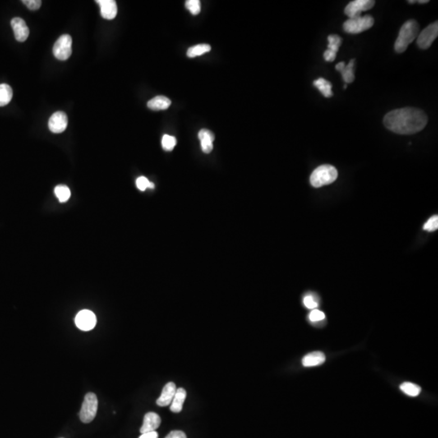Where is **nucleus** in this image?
Wrapping results in <instances>:
<instances>
[{"label":"nucleus","instance_id":"1","mask_svg":"<svg viewBox=\"0 0 438 438\" xmlns=\"http://www.w3.org/2000/svg\"><path fill=\"white\" fill-rule=\"evenodd\" d=\"M383 122L385 127L394 133L411 135L425 128L428 124V116L421 110L405 107L387 113Z\"/></svg>","mask_w":438,"mask_h":438},{"label":"nucleus","instance_id":"2","mask_svg":"<svg viewBox=\"0 0 438 438\" xmlns=\"http://www.w3.org/2000/svg\"><path fill=\"white\" fill-rule=\"evenodd\" d=\"M418 23L415 20H407L401 27L398 37L394 43V50L397 53H403L411 43L419 35Z\"/></svg>","mask_w":438,"mask_h":438},{"label":"nucleus","instance_id":"3","mask_svg":"<svg viewBox=\"0 0 438 438\" xmlns=\"http://www.w3.org/2000/svg\"><path fill=\"white\" fill-rule=\"evenodd\" d=\"M338 171L331 165H321L314 170L310 176V183L314 188L329 185L338 178Z\"/></svg>","mask_w":438,"mask_h":438},{"label":"nucleus","instance_id":"4","mask_svg":"<svg viewBox=\"0 0 438 438\" xmlns=\"http://www.w3.org/2000/svg\"><path fill=\"white\" fill-rule=\"evenodd\" d=\"M374 25V17L370 15H366L346 20L343 24V29L348 34H361L362 32L370 29Z\"/></svg>","mask_w":438,"mask_h":438},{"label":"nucleus","instance_id":"5","mask_svg":"<svg viewBox=\"0 0 438 438\" xmlns=\"http://www.w3.org/2000/svg\"><path fill=\"white\" fill-rule=\"evenodd\" d=\"M98 401L96 394L94 393H88L85 395L79 414L80 421L85 424H89L94 421L98 411Z\"/></svg>","mask_w":438,"mask_h":438},{"label":"nucleus","instance_id":"6","mask_svg":"<svg viewBox=\"0 0 438 438\" xmlns=\"http://www.w3.org/2000/svg\"><path fill=\"white\" fill-rule=\"evenodd\" d=\"M71 44L72 39L71 36L64 34L59 38L58 40L54 45V56L59 61H67L71 55Z\"/></svg>","mask_w":438,"mask_h":438},{"label":"nucleus","instance_id":"7","mask_svg":"<svg viewBox=\"0 0 438 438\" xmlns=\"http://www.w3.org/2000/svg\"><path fill=\"white\" fill-rule=\"evenodd\" d=\"M438 35V23H433L426 27L417 37V45L422 50L429 49Z\"/></svg>","mask_w":438,"mask_h":438},{"label":"nucleus","instance_id":"8","mask_svg":"<svg viewBox=\"0 0 438 438\" xmlns=\"http://www.w3.org/2000/svg\"><path fill=\"white\" fill-rule=\"evenodd\" d=\"M374 4L375 1L374 0H355L347 5L344 12L349 19L359 17L361 16V12L373 8Z\"/></svg>","mask_w":438,"mask_h":438},{"label":"nucleus","instance_id":"9","mask_svg":"<svg viewBox=\"0 0 438 438\" xmlns=\"http://www.w3.org/2000/svg\"><path fill=\"white\" fill-rule=\"evenodd\" d=\"M75 323L76 326L83 331H89L96 326L97 318L95 314L90 310H81L75 317Z\"/></svg>","mask_w":438,"mask_h":438},{"label":"nucleus","instance_id":"10","mask_svg":"<svg viewBox=\"0 0 438 438\" xmlns=\"http://www.w3.org/2000/svg\"><path fill=\"white\" fill-rule=\"evenodd\" d=\"M67 116L64 112L54 113L48 122L49 128L54 133H62L67 127Z\"/></svg>","mask_w":438,"mask_h":438},{"label":"nucleus","instance_id":"11","mask_svg":"<svg viewBox=\"0 0 438 438\" xmlns=\"http://www.w3.org/2000/svg\"><path fill=\"white\" fill-rule=\"evenodd\" d=\"M11 25L16 40L20 43L25 42L29 35V29L25 20L20 17H15L11 20Z\"/></svg>","mask_w":438,"mask_h":438},{"label":"nucleus","instance_id":"12","mask_svg":"<svg viewBox=\"0 0 438 438\" xmlns=\"http://www.w3.org/2000/svg\"><path fill=\"white\" fill-rule=\"evenodd\" d=\"M101 8V15L107 20H112L117 15V4L114 0H97Z\"/></svg>","mask_w":438,"mask_h":438},{"label":"nucleus","instance_id":"13","mask_svg":"<svg viewBox=\"0 0 438 438\" xmlns=\"http://www.w3.org/2000/svg\"><path fill=\"white\" fill-rule=\"evenodd\" d=\"M161 425L160 416L154 412H149L144 417L142 427L140 428L141 434L156 431Z\"/></svg>","mask_w":438,"mask_h":438},{"label":"nucleus","instance_id":"14","mask_svg":"<svg viewBox=\"0 0 438 438\" xmlns=\"http://www.w3.org/2000/svg\"><path fill=\"white\" fill-rule=\"evenodd\" d=\"M176 385L175 383H167L163 388V392L161 394L160 397L157 400V404L160 407H167L168 405L172 404V400H173L174 396L176 394Z\"/></svg>","mask_w":438,"mask_h":438},{"label":"nucleus","instance_id":"15","mask_svg":"<svg viewBox=\"0 0 438 438\" xmlns=\"http://www.w3.org/2000/svg\"><path fill=\"white\" fill-rule=\"evenodd\" d=\"M198 138L200 141L201 149L205 154H209L214 149V135L208 129H201L198 133Z\"/></svg>","mask_w":438,"mask_h":438},{"label":"nucleus","instance_id":"16","mask_svg":"<svg viewBox=\"0 0 438 438\" xmlns=\"http://www.w3.org/2000/svg\"><path fill=\"white\" fill-rule=\"evenodd\" d=\"M354 65H355V60H352V61H350L349 63L347 66L345 65L344 62L338 63V64H336V70L340 71L342 76H343V80L346 82V84L352 83L354 80H355Z\"/></svg>","mask_w":438,"mask_h":438},{"label":"nucleus","instance_id":"17","mask_svg":"<svg viewBox=\"0 0 438 438\" xmlns=\"http://www.w3.org/2000/svg\"><path fill=\"white\" fill-rule=\"evenodd\" d=\"M325 361V354L321 352H314L308 354L303 358L302 365L305 367H315L322 365Z\"/></svg>","mask_w":438,"mask_h":438},{"label":"nucleus","instance_id":"18","mask_svg":"<svg viewBox=\"0 0 438 438\" xmlns=\"http://www.w3.org/2000/svg\"><path fill=\"white\" fill-rule=\"evenodd\" d=\"M172 104V101L165 96H157L155 98H152L147 103V106L149 109L153 111H163L169 108Z\"/></svg>","mask_w":438,"mask_h":438},{"label":"nucleus","instance_id":"19","mask_svg":"<svg viewBox=\"0 0 438 438\" xmlns=\"http://www.w3.org/2000/svg\"><path fill=\"white\" fill-rule=\"evenodd\" d=\"M187 393L184 388L176 389V394L174 396L173 400L171 404V411L175 413L181 412L183 409V405L185 403Z\"/></svg>","mask_w":438,"mask_h":438},{"label":"nucleus","instance_id":"20","mask_svg":"<svg viewBox=\"0 0 438 438\" xmlns=\"http://www.w3.org/2000/svg\"><path fill=\"white\" fill-rule=\"evenodd\" d=\"M313 85L320 90V93L325 98H331L333 96L332 84L324 78H319L317 80H314Z\"/></svg>","mask_w":438,"mask_h":438},{"label":"nucleus","instance_id":"21","mask_svg":"<svg viewBox=\"0 0 438 438\" xmlns=\"http://www.w3.org/2000/svg\"><path fill=\"white\" fill-rule=\"evenodd\" d=\"M12 89L7 84L0 85V107L7 106L12 98Z\"/></svg>","mask_w":438,"mask_h":438},{"label":"nucleus","instance_id":"22","mask_svg":"<svg viewBox=\"0 0 438 438\" xmlns=\"http://www.w3.org/2000/svg\"><path fill=\"white\" fill-rule=\"evenodd\" d=\"M211 47L208 44H199L191 47L188 50L187 56L189 58H194L196 56H202L203 54L210 52Z\"/></svg>","mask_w":438,"mask_h":438},{"label":"nucleus","instance_id":"23","mask_svg":"<svg viewBox=\"0 0 438 438\" xmlns=\"http://www.w3.org/2000/svg\"><path fill=\"white\" fill-rule=\"evenodd\" d=\"M55 193L61 203L66 202L71 196V191L66 185H58L55 188Z\"/></svg>","mask_w":438,"mask_h":438},{"label":"nucleus","instance_id":"24","mask_svg":"<svg viewBox=\"0 0 438 438\" xmlns=\"http://www.w3.org/2000/svg\"><path fill=\"white\" fill-rule=\"evenodd\" d=\"M402 391L404 392L407 395L416 397L418 396L421 392V388L419 385L413 384L412 382H404L400 385Z\"/></svg>","mask_w":438,"mask_h":438},{"label":"nucleus","instance_id":"25","mask_svg":"<svg viewBox=\"0 0 438 438\" xmlns=\"http://www.w3.org/2000/svg\"><path fill=\"white\" fill-rule=\"evenodd\" d=\"M342 42H343V39L339 36L335 35V34L329 35L328 37V43H328L327 48L329 51L337 54L339 50V47L342 45Z\"/></svg>","mask_w":438,"mask_h":438},{"label":"nucleus","instance_id":"26","mask_svg":"<svg viewBox=\"0 0 438 438\" xmlns=\"http://www.w3.org/2000/svg\"><path fill=\"white\" fill-rule=\"evenodd\" d=\"M176 143H177L176 138L170 135H164L162 139V146L166 151L173 150L174 148L176 147Z\"/></svg>","mask_w":438,"mask_h":438},{"label":"nucleus","instance_id":"27","mask_svg":"<svg viewBox=\"0 0 438 438\" xmlns=\"http://www.w3.org/2000/svg\"><path fill=\"white\" fill-rule=\"evenodd\" d=\"M185 6L194 16H196L200 12V2L199 0H188L185 2Z\"/></svg>","mask_w":438,"mask_h":438},{"label":"nucleus","instance_id":"28","mask_svg":"<svg viewBox=\"0 0 438 438\" xmlns=\"http://www.w3.org/2000/svg\"><path fill=\"white\" fill-rule=\"evenodd\" d=\"M438 229V216L434 215L427 221L424 226V230L429 232H435Z\"/></svg>","mask_w":438,"mask_h":438},{"label":"nucleus","instance_id":"29","mask_svg":"<svg viewBox=\"0 0 438 438\" xmlns=\"http://www.w3.org/2000/svg\"><path fill=\"white\" fill-rule=\"evenodd\" d=\"M304 305L309 310H314L317 307L318 303L313 295H307L304 298Z\"/></svg>","mask_w":438,"mask_h":438},{"label":"nucleus","instance_id":"30","mask_svg":"<svg viewBox=\"0 0 438 438\" xmlns=\"http://www.w3.org/2000/svg\"><path fill=\"white\" fill-rule=\"evenodd\" d=\"M150 183L151 182H149L148 179L145 178L144 176H140V177H139V178L136 180V187H137V188L139 189V190H140V191H145L147 188H149Z\"/></svg>","mask_w":438,"mask_h":438},{"label":"nucleus","instance_id":"31","mask_svg":"<svg viewBox=\"0 0 438 438\" xmlns=\"http://www.w3.org/2000/svg\"><path fill=\"white\" fill-rule=\"evenodd\" d=\"M325 318V315L323 312L320 310H314L310 313V319L313 322H316L320 320H324Z\"/></svg>","mask_w":438,"mask_h":438},{"label":"nucleus","instance_id":"32","mask_svg":"<svg viewBox=\"0 0 438 438\" xmlns=\"http://www.w3.org/2000/svg\"><path fill=\"white\" fill-rule=\"evenodd\" d=\"M22 2L29 10H32V11L38 10L42 5V1L40 0H23Z\"/></svg>","mask_w":438,"mask_h":438},{"label":"nucleus","instance_id":"33","mask_svg":"<svg viewBox=\"0 0 438 438\" xmlns=\"http://www.w3.org/2000/svg\"><path fill=\"white\" fill-rule=\"evenodd\" d=\"M165 438H187L186 434L180 430H175L170 433Z\"/></svg>","mask_w":438,"mask_h":438},{"label":"nucleus","instance_id":"34","mask_svg":"<svg viewBox=\"0 0 438 438\" xmlns=\"http://www.w3.org/2000/svg\"><path fill=\"white\" fill-rule=\"evenodd\" d=\"M336 55L337 54L327 49L323 56H324V59H325V61H327V62H333L336 59Z\"/></svg>","mask_w":438,"mask_h":438},{"label":"nucleus","instance_id":"35","mask_svg":"<svg viewBox=\"0 0 438 438\" xmlns=\"http://www.w3.org/2000/svg\"><path fill=\"white\" fill-rule=\"evenodd\" d=\"M139 438H158V434L156 431L149 432L141 434V436Z\"/></svg>","mask_w":438,"mask_h":438},{"label":"nucleus","instance_id":"36","mask_svg":"<svg viewBox=\"0 0 438 438\" xmlns=\"http://www.w3.org/2000/svg\"><path fill=\"white\" fill-rule=\"evenodd\" d=\"M416 2H418L419 3L422 4V3H428L430 1L429 0H420V1H416Z\"/></svg>","mask_w":438,"mask_h":438},{"label":"nucleus","instance_id":"37","mask_svg":"<svg viewBox=\"0 0 438 438\" xmlns=\"http://www.w3.org/2000/svg\"><path fill=\"white\" fill-rule=\"evenodd\" d=\"M408 2H409V3H411V4H413V3L416 2V1H415V0H410V1H408Z\"/></svg>","mask_w":438,"mask_h":438}]
</instances>
